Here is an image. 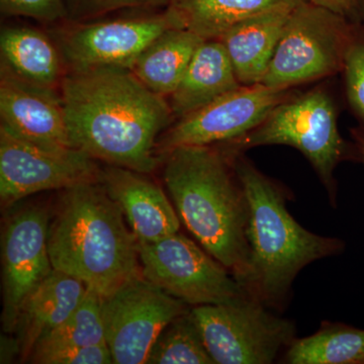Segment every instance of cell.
I'll return each mask as SVG.
<instances>
[{
    "instance_id": "7402d4cb",
    "label": "cell",
    "mask_w": 364,
    "mask_h": 364,
    "mask_svg": "<svg viewBox=\"0 0 364 364\" xmlns=\"http://www.w3.org/2000/svg\"><path fill=\"white\" fill-rule=\"evenodd\" d=\"M282 360L289 364H364V330L324 321L317 332L294 339Z\"/></svg>"
},
{
    "instance_id": "52a82bcc",
    "label": "cell",
    "mask_w": 364,
    "mask_h": 364,
    "mask_svg": "<svg viewBox=\"0 0 364 364\" xmlns=\"http://www.w3.org/2000/svg\"><path fill=\"white\" fill-rule=\"evenodd\" d=\"M217 364H270L296 337L293 321L248 298L191 310Z\"/></svg>"
},
{
    "instance_id": "5bb4252c",
    "label": "cell",
    "mask_w": 364,
    "mask_h": 364,
    "mask_svg": "<svg viewBox=\"0 0 364 364\" xmlns=\"http://www.w3.org/2000/svg\"><path fill=\"white\" fill-rule=\"evenodd\" d=\"M1 126L21 138L53 148H74L60 90L30 85L1 69Z\"/></svg>"
},
{
    "instance_id": "484cf974",
    "label": "cell",
    "mask_w": 364,
    "mask_h": 364,
    "mask_svg": "<svg viewBox=\"0 0 364 364\" xmlns=\"http://www.w3.org/2000/svg\"><path fill=\"white\" fill-rule=\"evenodd\" d=\"M65 2L68 21L83 23L124 9H166L172 0H65Z\"/></svg>"
},
{
    "instance_id": "4316f807",
    "label": "cell",
    "mask_w": 364,
    "mask_h": 364,
    "mask_svg": "<svg viewBox=\"0 0 364 364\" xmlns=\"http://www.w3.org/2000/svg\"><path fill=\"white\" fill-rule=\"evenodd\" d=\"M4 16H26L47 26L68 21L65 0H0Z\"/></svg>"
},
{
    "instance_id": "e0dca14e",
    "label": "cell",
    "mask_w": 364,
    "mask_h": 364,
    "mask_svg": "<svg viewBox=\"0 0 364 364\" xmlns=\"http://www.w3.org/2000/svg\"><path fill=\"white\" fill-rule=\"evenodd\" d=\"M293 11L257 14L236 23L217 39L224 45L241 85H261Z\"/></svg>"
},
{
    "instance_id": "30bf717a",
    "label": "cell",
    "mask_w": 364,
    "mask_h": 364,
    "mask_svg": "<svg viewBox=\"0 0 364 364\" xmlns=\"http://www.w3.org/2000/svg\"><path fill=\"white\" fill-rule=\"evenodd\" d=\"M174 28L166 11L83 23L66 21L50 35L67 71L97 66L131 69L139 55L163 32Z\"/></svg>"
},
{
    "instance_id": "83f0119b",
    "label": "cell",
    "mask_w": 364,
    "mask_h": 364,
    "mask_svg": "<svg viewBox=\"0 0 364 364\" xmlns=\"http://www.w3.org/2000/svg\"><path fill=\"white\" fill-rule=\"evenodd\" d=\"M30 363L37 364H109L111 350L107 343L91 346L72 347L31 356Z\"/></svg>"
},
{
    "instance_id": "7a4b0ae2",
    "label": "cell",
    "mask_w": 364,
    "mask_h": 364,
    "mask_svg": "<svg viewBox=\"0 0 364 364\" xmlns=\"http://www.w3.org/2000/svg\"><path fill=\"white\" fill-rule=\"evenodd\" d=\"M160 159L179 219L242 284L248 272L250 207L233 157L210 145L176 148Z\"/></svg>"
},
{
    "instance_id": "44dd1931",
    "label": "cell",
    "mask_w": 364,
    "mask_h": 364,
    "mask_svg": "<svg viewBox=\"0 0 364 364\" xmlns=\"http://www.w3.org/2000/svg\"><path fill=\"white\" fill-rule=\"evenodd\" d=\"M203 41L186 28H170L145 48L131 70L153 92L168 98Z\"/></svg>"
},
{
    "instance_id": "3957f363",
    "label": "cell",
    "mask_w": 364,
    "mask_h": 364,
    "mask_svg": "<svg viewBox=\"0 0 364 364\" xmlns=\"http://www.w3.org/2000/svg\"><path fill=\"white\" fill-rule=\"evenodd\" d=\"M124 219L100 181L63 189L48 231L53 269L80 279L102 299L142 274L139 241Z\"/></svg>"
},
{
    "instance_id": "ffe728a7",
    "label": "cell",
    "mask_w": 364,
    "mask_h": 364,
    "mask_svg": "<svg viewBox=\"0 0 364 364\" xmlns=\"http://www.w3.org/2000/svg\"><path fill=\"white\" fill-rule=\"evenodd\" d=\"M305 0H172L165 9L174 28L203 40H217L229 28L257 14L293 9Z\"/></svg>"
},
{
    "instance_id": "ba28073f",
    "label": "cell",
    "mask_w": 364,
    "mask_h": 364,
    "mask_svg": "<svg viewBox=\"0 0 364 364\" xmlns=\"http://www.w3.org/2000/svg\"><path fill=\"white\" fill-rule=\"evenodd\" d=\"M139 258L145 279L186 305H218L250 296L222 263L179 232L151 243L139 242Z\"/></svg>"
},
{
    "instance_id": "603a6c76",
    "label": "cell",
    "mask_w": 364,
    "mask_h": 364,
    "mask_svg": "<svg viewBox=\"0 0 364 364\" xmlns=\"http://www.w3.org/2000/svg\"><path fill=\"white\" fill-rule=\"evenodd\" d=\"M105 343L107 342L102 315V298L87 289L82 303L62 324L41 337L31 356L72 347Z\"/></svg>"
},
{
    "instance_id": "ac0fdd59",
    "label": "cell",
    "mask_w": 364,
    "mask_h": 364,
    "mask_svg": "<svg viewBox=\"0 0 364 364\" xmlns=\"http://www.w3.org/2000/svg\"><path fill=\"white\" fill-rule=\"evenodd\" d=\"M0 54L2 70L30 85L60 90L67 70L50 33L31 26L2 28Z\"/></svg>"
},
{
    "instance_id": "d4e9b609",
    "label": "cell",
    "mask_w": 364,
    "mask_h": 364,
    "mask_svg": "<svg viewBox=\"0 0 364 364\" xmlns=\"http://www.w3.org/2000/svg\"><path fill=\"white\" fill-rule=\"evenodd\" d=\"M342 73L347 102L364 127V32L358 23L345 55Z\"/></svg>"
},
{
    "instance_id": "8992f818",
    "label": "cell",
    "mask_w": 364,
    "mask_h": 364,
    "mask_svg": "<svg viewBox=\"0 0 364 364\" xmlns=\"http://www.w3.org/2000/svg\"><path fill=\"white\" fill-rule=\"evenodd\" d=\"M355 23L305 0L294 9L261 85L293 90L342 73Z\"/></svg>"
},
{
    "instance_id": "cb8c5ba5",
    "label": "cell",
    "mask_w": 364,
    "mask_h": 364,
    "mask_svg": "<svg viewBox=\"0 0 364 364\" xmlns=\"http://www.w3.org/2000/svg\"><path fill=\"white\" fill-rule=\"evenodd\" d=\"M148 364H214L191 311L169 323L153 344Z\"/></svg>"
},
{
    "instance_id": "4fadbf2b",
    "label": "cell",
    "mask_w": 364,
    "mask_h": 364,
    "mask_svg": "<svg viewBox=\"0 0 364 364\" xmlns=\"http://www.w3.org/2000/svg\"><path fill=\"white\" fill-rule=\"evenodd\" d=\"M49 212L30 205L9 218L2 232L4 331L14 333L21 303L53 270L48 248Z\"/></svg>"
},
{
    "instance_id": "5b68a950",
    "label": "cell",
    "mask_w": 364,
    "mask_h": 364,
    "mask_svg": "<svg viewBox=\"0 0 364 364\" xmlns=\"http://www.w3.org/2000/svg\"><path fill=\"white\" fill-rule=\"evenodd\" d=\"M217 145L231 156L259 146H291L311 163L333 208L337 207L338 193L335 169L348 160L359 162L355 144L346 142L340 135L334 97L321 85L301 95L294 93L277 105L259 126Z\"/></svg>"
},
{
    "instance_id": "2e32d148",
    "label": "cell",
    "mask_w": 364,
    "mask_h": 364,
    "mask_svg": "<svg viewBox=\"0 0 364 364\" xmlns=\"http://www.w3.org/2000/svg\"><path fill=\"white\" fill-rule=\"evenodd\" d=\"M87 287L80 279L53 269L21 303L16 330L23 360L30 358L46 333L62 324L82 303Z\"/></svg>"
},
{
    "instance_id": "9a60e30c",
    "label": "cell",
    "mask_w": 364,
    "mask_h": 364,
    "mask_svg": "<svg viewBox=\"0 0 364 364\" xmlns=\"http://www.w3.org/2000/svg\"><path fill=\"white\" fill-rule=\"evenodd\" d=\"M144 174L107 164L100 182L121 207L136 240L151 243L179 232L181 221L162 188Z\"/></svg>"
},
{
    "instance_id": "d6986e66",
    "label": "cell",
    "mask_w": 364,
    "mask_h": 364,
    "mask_svg": "<svg viewBox=\"0 0 364 364\" xmlns=\"http://www.w3.org/2000/svg\"><path fill=\"white\" fill-rule=\"evenodd\" d=\"M240 86L221 41L205 40L168 97L174 119L188 116Z\"/></svg>"
},
{
    "instance_id": "7c38bea8",
    "label": "cell",
    "mask_w": 364,
    "mask_h": 364,
    "mask_svg": "<svg viewBox=\"0 0 364 364\" xmlns=\"http://www.w3.org/2000/svg\"><path fill=\"white\" fill-rule=\"evenodd\" d=\"M293 95V90L242 85L203 109L176 119L160 138L159 157L176 148L217 145L245 135Z\"/></svg>"
},
{
    "instance_id": "4dcf8cb0",
    "label": "cell",
    "mask_w": 364,
    "mask_h": 364,
    "mask_svg": "<svg viewBox=\"0 0 364 364\" xmlns=\"http://www.w3.org/2000/svg\"><path fill=\"white\" fill-rule=\"evenodd\" d=\"M354 23L360 26V28H363L364 32V0H358Z\"/></svg>"
},
{
    "instance_id": "8fae6325",
    "label": "cell",
    "mask_w": 364,
    "mask_h": 364,
    "mask_svg": "<svg viewBox=\"0 0 364 364\" xmlns=\"http://www.w3.org/2000/svg\"><path fill=\"white\" fill-rule=\"evenodd\" d=\"M95 158L76 148L30 142L0 126V198L4 205L45 191L100 181Z\"/></svg>"
},
{
    "instance_id": "f546056e",
    "label": "cell",
    "mask_w": 364,
    "mask_h": 364,
    "mask_svg": "<svg viewBox=\"0 0 364 364\" xmlns=\"http://www.w3.org/2000/svg\"><path fill=\"white\" fill-rule=\"evenodd\" d=\"M350 133L352 140L358 149L359 162L364 165V127L360 126L358 128L351 129Z\"/></svg>"
},
{
    "instance_id": "6da1fadb",
    "label": "cell",
    "mask_w": 364,
    "mask_h": 364,
    "mask_svg": "<svg viewBox=\"0 0 364 364\" xmlns=\"http://www.w3.org/2000/svg\"><path fill=\"white\" fill-rule=\"evenodd\" d=\"M60 93L74 148L145 174L161 163L155 151L158 135L176 119L168 98L150 90L131 69L67 71Z\"/></svg>"
},
{
    "instance_id": "277c9868",
    "label": "cell",
    "mask_w": 364,
    "mask_h": 364,
    "mask_svg": "<svg viewBox=\"0 0 364 364\" xmlns=\"http://www.w3.org/2000/svg\"><path fill=\"white\" fill-rule=\"evenodd\" d=\"M233 159L250 207L248 272L242 286L251 298L282 311L301 270L343 252L345 243L301 226L287 208L289 191L262 173L244 153Z\"/></svg>"
},
{
    "instance_id": "f1b7e54d",
    "label": "cell",
    "mask_w": 364,
    "mask_h": 364,
    "mask_svg": "<svg viewBox=\"0 0 364 364\" xmlns=\"http://www.w3.org/2000/svg\"><path fill=\"white\" fill-rule=\"evenodd\" d=\"M316 6L325 7L334 13L343 16L351 21L355 20L358 0H308Z\"/></svg>"
},
{
    "instance_id": "9c48e42d",
    "label": "cell",
    "mask_w": 364,
    "mask_h": 364,
    "mask_svg": "<svg viewBox=\"0 0 364 364\" xmlns=\"http://www.w3.org/2000/svg\"><path fill=\"white\" fill-rule=\"evenodd\" d=\"M186 312V303L163 291L143 274L102 298L105 342L114 363H146L162 330Z\"/></svg>"
}]
</instances>
